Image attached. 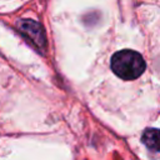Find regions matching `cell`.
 Returning a JSON list of instances; mask_svg holds the SVG:
<instances>
[{
	"mask_svg": "<svg viewBox=\"0 0 160 160\" xmlns=\"http://www.w3.org/2000/svg\"><path fill=\"white\" fill-rule=\"evenodd\" d=\"M145 60L134 50H120L111 58V70L122 80H135L145 71Z\"/></svg>",
	"mask_w": 160,
	"mask_h": 160,
	"instance_id": "1",
	"label": "cell"
},
{
	"mask_svg": "<svg viewBox=\"0 0 160 160\" xmlns=\"http://www.w3.org/2000/svg\"><path fill=\"white\" fill-rule=\"evenodd\" d=\"M19 30L22 32L24 36H26L34 45L38 48L45 46V34L39 22L31 19H22L18 22Z\"/></svg>",
	"mask_w": 160,
	"mask_h": 160,
	"instance_id": "2",
	"label": "cell"
},
{
	"mask_svg": "<svg viewBox=\"0 0 160 160\" xmlns=\"http://www.w3.org/2000/svg\"><path fill=\"white\" fill-rule=\"evenodd\" d=\"M141 140L148 149L160 152V129H146L141 136Z\"/></svg>",
	"mask_w": 160,
	"mask_h": 160,
	"instance_id": "3",
	"label": "cell"
}]
</instances>
